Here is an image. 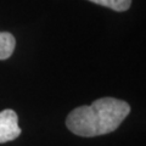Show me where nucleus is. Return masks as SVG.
I'll use <instances>...</instances> for the list:
<instances>
[{"mask_svg": "<svg viewBox=\"0 0 146 146\" xmlns=\"http://www.w3.org/2000/svg\"><path fill=\"white\" fill-rule=\"evenodd\" d=\"M129 104L115 98L98 99L90 106L74 108L66 118V125L73 134L84 138L115 131L129 115Z\"/></svg>", "mask_w": 146, "mask_h": 146, "instance_id": "1", "label": "nucleus"}, {"mask_svg": "<svg viewBox=\"0 0 146 146\" xmlns=\"http://www.w3.org/2000/svg\"><path fill=\"white\" fill-rule=\"evenodd\" d=\"M21 134L18 127V117L13 110H4L0 112V144L17 139Z\"/></svg>", "mask_w": 146, "mask_h": 146, "instance_id": "2", "label": "nucleus"}, {"mask_svg": "<svg viewBox=\"0 0 146 146\" xmlns=\"http://www.w3.org/2000/svg\"><path fill=\"white\" fill-rule=\"evenodd\" d=\"M16 46V39L10 32H0V60H7Z\"/></svg>", "mask_w": 146, "mask_h": 146, "instance_id": "3", "label": "nucleus"}, {"mask_svg": "<svg viewBox=\"0 0 146 146\" xmlns=\"http://www.w3.org/2000/svg\"><path fill=\"white\" fill-rule=\"evenodd\" d=\"M89 1L112 9L117 12L127 11L131 5V0H89Z\"/></svg>", "mask_w": 146, "mask_h": 146, "instance_id": "4", "label": "nucleus"}]
</instances>
